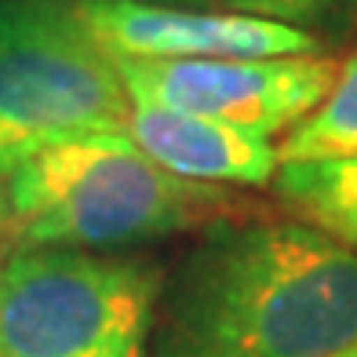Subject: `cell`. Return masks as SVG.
Wrapping results in <instances>:
<instances>
[{
    "mask_svg": "<svg viewBox=\"0 0 357 357\" xmlns=\"http://www.w3.org/2000/svg\"><path fill=\"white\" fill-rule=\"evenodd\" d=\"M357 343V252L303 219L208 222L165 273L153 357H328Z\"/></svg>",
    "mask_w": 357,
    "mask_h": 357,
    "instance_id": "obj_1",
    "label": "cell"
},
{
    "mask_svg": "<svg viewBox=\"0 0 357 357\" xmlns=\"http://www.w3.org/2000/svg\"><path fill=\"white\" fill-rule=\"evenodd\" d=\"M234 208V193L165 172L128 132L52 142L0 183V230L26 248H139L204 230Z\"/></svg>",
    "mask_w": 357,
    "mask_h": 357,
    "instance_id": "obj_2",
    "label": "cell"
},
{
    "mask_svg": "<svg viewBox=\"0 0 357 357\" xmlns=\"http://www.w3.org/2000/svg\"><path fill=\"white\" fill-rule=\"evenodd\" d=\"M165 270L124 252L0 255V357H153Z\"/></svg>",
    "mask_w": 357,
    "mask_h": 357,
    "instance_id": "obj_3",
    "label": "cell"
},
{
    "mask_svg": "<svg viewBox=\"0 0 357 357\" xmlns=\"http://www.w3.org/2000/svg\"><path fill=\"white\" fill-rule=\"evenodd\" d=\"M132 99L70 0H0V183L37 150L128 132Z\"/></svg>",
    "mask_w": 357,
    "mask_h": 357,
    "instance_id": "obj_4",
    "label": "cell"
},
{
    "mask_svg": "<svg viewBox=\"0 0 357 357\" xmlns=\"http://www.w3.org/2000/svg\"><path fill=\"white\" fill-rule=\"evenodd\" d=\"M113 66L128 99L139 106L193 113L263 139L306 121L339 80V62L321 55L190 62L113 59Z\"/></svg>",
    "mask_w": 357,
    "mask_h": 357,
    "instance_id": "obj_5",
    "label": "cell"
},
{
    "mask_svg": "<svg viewBox=\"0 0 357 357\" xmlns=\"http://www.w3.org/2000/svg\"><path fill=\"white\" fill-rule=\"evenodd\" d=\"M77 15L109 59H291L317 55L306 29L212 8H168L150 0H77Z\"/></svg>",
    "mask_w": 357,
    "mask_h": 357,
    "instance_id": "obj_6",
    "label": "cell"
},
{
    "mask_svg": "<svg viewBox=\"0 0 357 357\" xmlns=\"http://www.w3.org/2000/svg\"><path fill=\"white\" fill-rule=\"evenodd\" d=\"M128 135L153 165L201 186H266L281 168L270 139L178 109L132 102Z\"/></svg>",
    "mask_w": 357,
    "mask_h": 357,
    "instance_id": "obj_7",
    "label": "cell"
},
{
    "mask_svg": "<svg viewBox=\"0 0 357 357\" xmlns=\"http://www.w3.org/2000/svg\"><path fill=\"white\" fill-rule=\"evenodd\" d=\"M273 190L303 222L357 252V157L281 160Z\"/></svg>",
    "mask_w": 357,
    "mask_h": 357,
    "instance_id": "obj_8",
    "label": "cell"
},
{
    "mask_svg": "<svg viewBox=\"0 0 357 357\" xmlns=\"http://www.w3.org/2000/svg\"><path fill=\"white\" fill-rule=\"evenodd\" d=\"M278 153L281 160L357 157V55L339 66V80L324 102L291 128Z\"/></svg>",
    "mask_w": 357,
    "mask_h": 357,
    "instance_id": "obj_9",
    "label": "cell"
},
{
    "mask_svg": "<svg viewBox=\"0 0 357 357\" xmlns=\"http://www.w3.org/2000/svg\"><path fill=\"white\" fill-rule=\"evenodd\" d=\"M219 4H222V11L255 15V19H270V22L303 29V26H317L324 19H332L350 0H219Z\"/></svg>",
    "mask_w": 357,
    "mask_h": 357,
    "instance_id": "obj_10",
    "label": "cell"
},
{
    "mask_svg": "<svg viewBox=\"0 0 357 357\" xmlns=\"http://www.w3.org/2000/svg\"><path fill=\"white\" fill-rule=\"evenodd\" d=\"M150 4H168V8H212V0H150Z\"/></svg>",
    "mask_w": 357,
    "mask_h": 357,
    "instance_id": "obj_11",
    "label": "cell"
},
{
    "mask_svg": "<svg viewBox=\"0 0 357 357\" xmlns=\"http://www.w3.org/2000/svg\"><path fill=\"white\" fill-rule=\"evenodd\" d=\"M328 357H357V343H350L347 350H339V354H328Z\"/></svg>",
    "mask_w": 357,
    "mask_h": 357,
    "instance_id": "obj_12",
    "label": "cell"
},
{
    "mask_svg": "<svg viewBox=\"0 0 357 357\" xmlns=\"http://www.w3.org/2000/svg\"><path fill=\"white\" fill-rule=\"evenodd\" d=\"M70 4H77V0H70Z\"/></svg>",
    "mask_w": 357,
    "mask_h": 357,
    "instance_id": "obj_13",
    "label": "cell"
}]
</instances>
